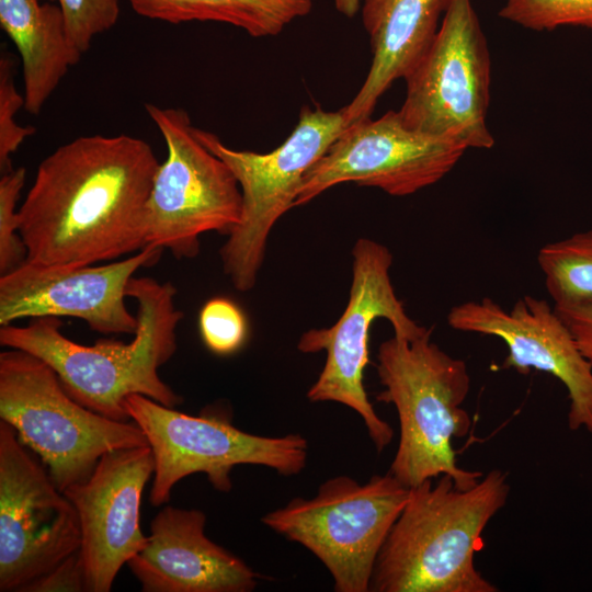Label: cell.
<instances>
[{"label": "cell", "mask_w": 592, "mask_h": 592, "mask_svg": "<svg viewBox=\"0 0 592 592\" xmlns=\"http://www.w3.org/2000/svg\"><path fill=\"white\" fill-rule=\"evenodd\" d=\"M159 161L129 135L80 136L38 164L19 207L26 261L77 267L146 247L145 214Z\"/></svg>", "instance_id": "cell-1"}, {"label": "cell", "mask_w": 592, "mask_h": 592, "mask_svg": "<svg viewBox=\"0 0 592 592\" xmlns=\"http://www.w3.org/2000/svg\"><path fill=\"white\" fill-rule=\"evenodd\" d=\"M140 16L179 24L220 22L252 37L280 34L296 19L306 16L314 0H127Z\"/></svg>", "instance_id": "cell-20"}, {"label": "cell", "mask_w": 592, "mask_h": 592, "mask_svg": "<svg viewBox=\"0 0 592 592\" xmlns=\"http://www.w3.org/2000/svg\"><path fill=\"white\" fill-rule=\"evenodd\" d=\"M126 295L137 304L138 320L128 343L102 338L93 345L80 344L64 335L60 318L37 317L25 326H1L0 344L45 361L70 397L110 419L130 420L125 402L134 394L174 408L182 397L158 369L177 351V327L184 316L175 308L177 288L170 282L133 276Z\"/></svg>", "instance_id": "cell-2"}, {"label": "cell", "mask_w": 592, "mask_h": 592, "mask_svg": "<svg viewBox=\"0 0 592 592\" xmlns=\"http://www.w3.org/2000/svg\"><path fill=\"white\" fill-rule=\"evenodd\" d=\"M537 263L555 304L592 299V229L546 243Z\"/></svg>", "instance_id": "cell-21"}, {"label": "cell", "mask_w": 592, "mask_h": 592, "mask_svg": "<svg viewBox=\"0 0 592 592\" xmlns=\"http://www.w3.org/2000/svg\"><path fill=\"white\" fill-rule=\"evenodd\" d=\"M348 126L344 107L330 112L305 105L289 136L265 153L229 148L196 127L198 139L228 166L241 190L240 221L219 250L224 273L237 291L254 287L272 228L295 206L307 171Z\"/></svg>", "instance_id": "cell-6"}, {"label": "cell", "mask_w": 592, "mask_h": 592, "mask_svg": "<svg viewBox=\"0 0 592 592\" xmlns=\"http://www.w3.org/2000/svg\"><path fill=\"white\" fill-rule=\"evenodd\" d=\"M149 445L103 455L91 475L64 493L75 506L87 592H109L121 568L147 543L140 530L141 496L153 476Z\"/></svg>", "instance_id": "cell-16"}, {"label": "cell", "mask_w": 592, "mask_h": 592, "mask_svg": "<svg viewBox=\"0 0 592 592\" xmlns=\"http://www.w3.org/2000/svg\"><path fill=\"white\" fill-rule=\"evenodd\" d=\"M499 16L532 31L561 26L592 32V0H504Z\"/></svg>", "instance_id": "cell-22"}, {"label": "cell", "mask_w": 592, "mask_h": 592, "mask_svg": "<svg viewBox=\"0 0 592 592\" xmlns=\"http://www.w3.org/2000/svg\"><path fill=\"white\" fill-rule=\"evenodd\" d=\"M0 419L39 456L62 492L86 480L106 453L148 445L134 421L113 420L80 405L52 366L19 349L0 353Z\"/></svg>", "instance_id": "cell-5"}, {"label": "cell", "mask_w": 592, "mask_h": 592, "mask_svg": "<svg viewBox=\"0 0 592 592\" xmlns=\"http://www.w3.org/2000/svg\"><path fill=\"white\" fill-rule=\"evenodd\" d=\"M409 493L390 473L365 483L341 475L321 483L315 497L295 498L261 521L311 551L332 576L337 592H367Z\"/></svg>", "instance_id": "cell-7"}, {"label": "cell", "mask_w": 592, "mask_h": 592, "mask_svg": "<svg viewBox=\"0 0 592 592\" xmlns=\"http://www.w3.org/2000/svg\"><path fill=\"white\" fill-rule=\"evenodd\" d=\"M0 420V591L23 592L80 548L70 500Z\"/></svg>", "instance_id": "cell-12"}, {"label": "cell", "mask_w": 592, "mask_h": 592, "mask_svg": "<svg viewBox=\"0 0 592 592\" xmlns=\"http://www.w3.org/2000/svg\"><path fill=\"white\" fill-rule=\"evenodd\" d=\"M580 351L592 364V299L554 305Z\"/></svg>", "instance_id": "cell-28"}, {"label": "cell", "mask_w": 592, "mask_h": 592, "mask_svg": "<svg viewBox=\"0 0 592 592\" xmlns=\"http://www.w3.org/2000/svg\"><path fill=\"white\" fill-rule=\"evenodd\" d=\"M451 2L362 1V22L373 57L362 87L344 106L349 125L371 117L379 98L413 70L434 41Z\"/></svg>", "instance_id": "cell-18"}, {"label": "cell", "mask_w": 592, "mask_h": 592, "mask_svg": "<svg viewBox=\"0 0 592 592\" xmlns=\"http://www.w3.org/2000/svg\"><path fill=\"white\" fill-rule=\"evenodd\" d=\"M509 493L508 475L500 469L468 489L449 475L410 488L377 557L369 591L497 592L476 568L475 556Z\"/></svg>", "instance_id": "cell-3"}, {"label": "cell", "mask_w": 592, "mask_h": 592, "mask_svg": "<svg viewBox=\"0 0 592 592\" xmlns=\"http://www.w3.org/2000/svg\"><path fill=\"white\" fill-rule=\"evenodd\" d=\"M352 284L348 305L330 328L304 332L297 348L304 353L326 352V363L307 392L311 402L333 401L357 412L378 452L394 437L391 426L375 411L368 400L363 377L368 357L372 323L385 318L394 334L415 339L428 328L418 325L405 309L394 289L389 270L392 254L372 239L360 238L352 250Z\"/></svg>", "instance_id": "cell-10"}, {"label": "cell", "mask_w": 592, "mask_h": 592, "mask_svg": "<svg viewBox=\"0 0 592 592\" xmlns=\"http://www.w3.org/2000/svg\"><path fill=\"white\" fill-rule=\"evenodd\" d=\"M26 170L23 167L1 173L0 178V275L16 269L27 259V249L19 231L20 193Z\"/></svg>", "instance_id": "cell-25"}, {"label": "cell", "mask_w": 592, "mask_h": 592, "mask_svg": "<svg viewBox=\"0 0 592 592\" xmlns=\"http://www.w3.org/2000/svg\"><path fill=\"white\" fill-rule=\"evenodd\" d=\"M145 109L167 146L146 204V247L193 259L203 234L228 236L239 224L241 190L228 166L198 139L185 110L152 103Z\"/></svg>", "instance_id": "cell-8"}, {"label": "cell", "mask_w": 592, "mask_h": 592, "mask_svg": "<svg viewBox=\"0 0 592 592\" xmlns=\"http://www.w3.org/2000/svg\"><path fill=\"white\" fill-rule=\"evenodd\" d=\"M15 60L7 52L0 56V170L1 173L13 169L11 155L23 141L33 136L34 126H20L15 114L24 106V95L20 94L15 81Z\"/></svg>", "instance_id": "cell-26"}, {"label": "cell", "mask_w": 592, "mask_h": 592, "mask_svg": "<svg viewBox=\"0 0 592 592\" xmlns=\"http://www.w3.org/2000/svg\"><path fill=\"white\" fill-rule=\"evenodd\" d=\"M392 335L380 343L377 374L384 389L376 399L391 403L399 419V442L389 473L408 488L449 475L460 489L483 476L457 465L453 439L465 437L471 419L463 408L470 389L466 362L431 340Z\"/></svg>", "instance_id": "cell-4"}, {"label": "cell", "mask_w": 592, "mask_h": 592, "mask_svg": "<svg viewBox=\"0 0 592 592\" xmlns=\"http://www.w3.org/2000/svg\"><path fill=\"white\" fill-rule=\"evenodd\" d=\"M447 323L458 331L501 339L508 348L503 368L556 377L568 394V428L592 434V364L546 299L525 295L509 310L489 297L468 300L451 308Z\"/></svg>", "instance_id": "cell-15"}, {"label": "cell", "mask_w": 592, "mask_h": 592, "mask_svg": "<svg viewBox=\"0 0 592 592\" xmlns=\"http://www.w3.org/2000/svg\"><path fill=\"white\" fill-rule=\"evenodd\" d=\"M56 1L65 22L70 46L81 55L88 52L92 39L109 30L119 16V0H45Z\"/></svg>", "instance_id": "cell-24"}, {"label": "cell", "mask_w": 592, "mask_h": 592, "mask_svg": "<svg viewBox=\"0 0 592 592\" xmlns=\"http://www.w3.org/2000/svg\"><path fill=\"white\" fill-rule=\"evenodd\" d=\"M41 0H0V25L15 45L24 82V109L37 115L81 54L66 35L58 4Z\"/></svg>", "instance_id": "cell-19"}, {"label": "cell", "mask_w": 592, "mask_h": 592, "mask_svg": "<svg viewBox=\"0 0 592 592\" xmlns=\"http://www.w3.org/2000/svg\"><path fill=\"white\" fill-rule=\"evenodd\" d=\"M198 328L206 348L218 355L240 350L249 333L246 315L226 297H214L204 304L198 315Z\"/></svg>", "instance_id": "cell-23"}, {"label": "cell", "mask_w": 592, "mask_h": 592, "mask_svg": "<svg viewBox=\"0 0 592 592\" xmlns=\"http://www.w3.org/2000/svg\"><path fill=\"white\" fill-rule=\"evenodd\" d=\"M403 80L398 112L405 125L468 149L493 147L487 125L491 58L471 0H452L431 46Z\"/></svg>", "instance_id": "cell-11"}, {"label": "cell", "mask_w": 592, "mask_h": 592, "mask_svg": "<svg viewBox=\"0 0 592 592\" xmlns=\"http://www.w3.org/2000/svg\"><path fill=\"white\" fill-rule=\"evenodd\" d=\"M87 591L86 576L79 550L55 568L27 584L23 592Z\"/></svg>", "instance_id": "cell-27"}, {"label": "cell", "mask_w": 592, "mask_h": 592, "mask_svg": "<svg viewBox=\"0 0 592 592\" xmlns=\"http://www.w3.org/2000/svg\"><path fill=\"white\" fill-rule=\"evenodd\" d=\"M468 147L405 125L398 111L350 124L304 177L295 206L353 182L392 196L411 195L443 179Z\"/></svg>", "instance_id": "cell-13"}, {"label": "cell", "mask_w": 592, "mask_h": 592, "mask_svg": "<svg viewBox=\"0 0 592 592\" xmlns=\"http://www.w3.org/2000/svg\"><path fill=\"white\" fill-rule=\"evenodd\" d=\"M125 408L152 452L149 501L155 506L167 503L173 487L193 474H205L214 489L229 492L230 473L238 465H261L293 476L307 463L308 443L300 434L260 436L236 428L216 410L191 415L138 394L127 397Z\"/></svg>", "instance_id": "cell-9"}, {"label": "cell", "mask_w": 592, "mask_h": 592, "mask_svg": "<svg viewBox=\"0 0 592 592\" xmlns=\"http://www.w3.org/2000/svg\"><path fill=\"white\" fill-rule=\"evenodd\" d=\"M363 0H334L338 12L346 18H353L361 9Z\"/></svg>", "instance_id": "cell-29"}, {"label": "cell", "mask_w": 592, "mask_h": 592, "mask_svg": "<svg viewBox=\"0 0 592 592\" xmlns=\"http://www.w3.org/2000/svg\"><path fill=\"white\" fill-rule=\"evenodd\" d=\"M197 509L162 508L146 546L128 562L144 592H250L259 574L205 535Z\"/></svg>", "instance_id": "cell-17"}, {"label": "cell", "mask_w": 592, "mask_h": 592, "mask_svg": "<svg viewBox=\"0 0 592 592\" xmlns=\"http://www.w3.org/2000/svg\"><path fill=\"white\" fill-rule=\"evenodd\" d=\"M163 249L147 246L121 261L77 267H45L25 261L0 275V326L24 318L73 317L102 334H134L137 316L126 306L127 285L157 263Z\"/></svg>", "instance_id": "cell-14"}]
</instances>
